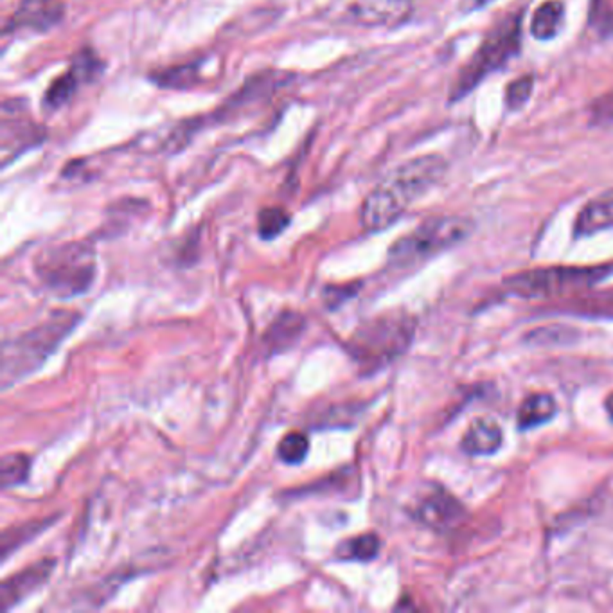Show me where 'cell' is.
I'll list each match as a JSON object with an SVG mask.
<instances>
[{"label": "cell", "instance_id": "6da1fadb", "mask_svg": "<svg viewBox=\"0 0 613 613\" xmlns=\"http://www.w3.org/2000/svg\"><path fill=\"white\" fill-rule=\"evenodd\" d=\"M446 173V160L439 155L412 158L395 167L363 200L360 219L370 232L390 227L417 198L428 192Z\"/></svg>", "mask_w": 613, "mask_h": 613}, {"label": "cell", "instance_id": "7a4b0ae2", "mask_svg": "<svg viewBox=\"0 0 613 613\" xmlns=\"http://www.w3.org/2000/svg\"><path fill=\"white\" fill-rule=\"evenodd\" d=\"M415 331L413 318L404 311H386L361 322L345 347L363 372H374L401 356Z\"/></svg>", "mask_w": 613, "mask_h": 613}, {"label": "cell", "instance_id": "3957f363", "mask_svg": "<svg viewBox=\"0 0 613 613\" xmlns=\"http://www.w3.org/2000/svg\"><path fill=\"white\" fill-rule=\"evenodd\" d=\"M34 271L58 297H76L93 280L95 252L86 241H67L41 250L34 259Z\"/></svg>", "mask_w": 613, "mask_h": 613}, {"label": "cell", "instance_id": "277c9868", "mask_svg": "<svg viewBox=\"0 0 613 613\" xmlns=\"http://www.w3.org/2000/svg\"><path fill=\"white\" fill-rule=\"evenodd\" d=\"M79 315L59 311L43 324L25 331L11 342H4L2 349V383L7 386L16 379L36 370L45 358L58 347L61 338L74 327Z\"/></svg>", "mask_w": 613, "mask_h": 613}, {"label": "cell", "instance_id": "5b68a950", "mask_svg": "<svg viewBox=\"0 0 613 613\" xmlns=\"http://www.w3.org/2000/svg\"><path fill=\"white\" fill-rule=\"evenodd\" d=\"M520 47V18L509 14L496 23L451 84L449 101L469 93L489 72L502 67Z\"/></svg>", "mask_w": 613, "mask_h": 613}, {"label": "cell", "instance_id": "8992f818", "mask_svg": "<svg viewBox=\"0 0 613 613\" xmlns=\"http://www.w3.org/2000/svg\"><path fill=\"white\" fill-rule=\"evenodd\" d=\"M609 266L536 268L505 279V288L523 298L554 297L588 288L609 273Z\"/></svg>", "mask_w": 613, "mask_h": 613}, {"label": "cell", "instance_id": "52a82bcc", "mask_svg": "<svg viewBox=\"0 0 613 613\" xmlns=\"http://www.w3.org/2000/svg\"><path fill=\"white\" fill-rule=\"evenodd\" d=\"M473 223L460 216H440L422 221L390 248V259L397 264L413 262L433 255L469 235Z\"/></svg>", "mask_w": 613, "mask_h": 613}, {"label": "cell", "instance_id": "ba28073f", "mask_svg": "<svg viewBox=\"0 0 613 613\" xmlns=\"http://www.w3.org/2000/svg\"><path fill=\"white\" fill-rule=\"evenodd\" d=\"M333 20L361 27H395L412 14V0H333Z\"/></svg>", "mask_w": 613, "mask_h": 613}, {"label": "cell", "instance_id": "9c48e42d", "mask_svg": "<svg viewBox=\"0 0 613 613\" xmlns=\"http://www.w3.org/2000/svg\"><path fill=\"white\" fill-rule=\"evenodd\" d=\"M45 138V129L38 126L27 111L23 101H5L2 104L0 146L2 162L7 165L13 158L22 155Z\"/></svg>", "mask_w": 613, "mask_h": 613}, {"label": "cell", "instance_id": "30bf717a", "mask_svg": "<svg viewBox=\"0 0 613 613\" xmlns=\"http://www.w3.org/2000/svg\"><path fill=\"white\" fill-rule=\"evenodd\" d=\"M101 68H102L101 59L90 49L81 50L72 59L68 70L50 83L43 95V106L49 110L61 108L76 95L79 86L93 79L101 72Z\"/></svg>", "mask_w": 613, "mask_h": 613}, {"label": "cell", "instance_id": "8fae6325", "mask_svg": "<svg viewBox=\"0 0 613 613\" xmlns=\"http://www.w3.org/2000/svg\"><path fill=\"white\" fill-rule=\"evenodd\" d=\"M65 14V5L61 0H20L18 7L4 25V31L29 29L36 32H45L58 25Z\"/></svg>", "mask_w": 613, "mask_h": 613}, {"label": "cell", "instance_id": "7c38bea8", "mask_svg": "<svg viewBox=\"0 0 613 613\" xmlns=\"http://www.w3.org/2000/svg\"><path fill=\"white\" fill-rule=\"evenodd\" d=\"M54 563H56L54 559H40L32 563L31 566L23 568L22 572L7 577L2 582V591H0L2 608L11 609L14 604L22 602L25 597L34 593L40 586H43L52 573Z\"/></svg>", "mask_w": 613, "mask_h": 613}, {"label": "cell", "instance_id": "4fadbf2b", "mask_svg": "<svg viewBox=\"0 0 613 613\" xmlns=\"http://www.w3.org/2000/svg\"><path fill=\"white\" fill-rule=\"evenodd\" d=\"M462 514L464 509L458 500L442 489L424 494L413 509V516L430 529L451 527Z\"/></svg>", "mask_w": 613, "mask_h": 613}, {"label": "cell", "instance_id": "5bb4252c", "mask_svg": "<svg viewBox=\"0 0 613 613\" xmlns=\"http://www.w3.org/2000/svg\"><path fill=\"white\" fill-rule=\"evenodd\" d=\"M613 227V189L591 198L577 214L575 235H591Z\"/></svg>", "mask_w": 613, "mask_h": 613}, {"label": "cell", "instance_id": "9a60e30c", "mask_svg": "<svg viewBox=\"0 0 613 613\" xmlns=\"http://www.w3.org/2000/svg\"><path fill=\"white\" fill-rule=\"evenodd\" d=\"M502 444V428L489 417L475 419L462 437L460 448L467 455H491Z\"/></svg>", "mask_w": 613, "mask_h": 613}, {"label": "cell", "instance_id": "2e32d148", "mask_svg": "<svg viewBox=\"0 0 613 613\" xmlns=\"http://www.w3.org/2000/svg\"><path fill=\"white\" fill-rule=\"evenodd\" d=\"M304 329V316L295 311H284L277 316V320L270 325V329L262 336V343L270 352L282 351L289 347Z\"/></svg>", "mask_w": 613, "mask_h": 613}, {"label": "cell", "instance_id": "e0dca14e", "mask_svg": "<svg viewBox=\"0 0 613 613\" xmlns=\"http://www.w3.org/2000/svg\"><path fill=\"white\" fill-rule=\"evenodd\" d=\"M564 16V5L559 0L543 2L532 16L530 31L537 40H550L557 34Z\"/></svg>", "mask_w": 613, "mask_h": 613}, {"label": "cell", "instance_id": "ac0fdd59", "mask_svg": "<svg viewBox=\"0 0 613 613\" xmlns=\"http://www.w3.org/2000/svg\"><path fill=\"white\" fill-rule=\"evenodd\" d=\"M555 412V401L550 394H532L529 395L518 410L520 428H534L546 422Z\"/></svg>", "mask_w": 613, "mask_h": 613}, {"label": "cell", "instance_id": "d6986e66", "mask_svg": "<svg viewBox=\"0 0 613 613\" xmlns=\"http://www.w3.org/2000/svg\"><path fill=\"white\" fill-rule=\"evenodd\" d=\"M379 546H381V541L376 534L372 532H367V534H360V536H354L347 541H343L336 554L343 559H354V561H370L378 555L379 552Z\"/></svg>", "mask_w": 613, "mask_h": 613}, {"label": "cell", "instance_id": "ffe728a7", "mask_svg": "<svg viewBox=\"0 0 613 613\" xmlns=\"http://www.w3.org/2000/svg\"><path fill=\"white\" fill-rule=\"evenodd\" d=\"M198 63L176 65L165 70H158L151 76L153 83L162 88H187L198 81Z\"/></svg>", "mask_w": 613, "mask_h": 613}, {"label": "cell", "instance_id": "44dd1931", "mask_svg": "<svg viewBox=\"0 0 613 613\" xmlns=\"http://www.w3.org/2000/svg\"><path fill=\"white\" fill-rule=\"evenodd\" d=\"M29 457L23 453H7L2 457L0 464V482L2 487H14L27 480L29 475Z\"/></svg>", "mask_w": 613, "mask_h": 613}, {"label": "cell", "instance_id": "7402d4cb", "mask_svg": "<svg viewBox=\"0 0 613 613\" xmlns=\"http://www.w3.org/2000/svg\"><path fill=\"white\" fill-rule=\"evenodd\" d=\"M309 451V439L302 431L286 433L277 444V457L286 464H300Z\"/></svg>", "mask_w": 613, "mask_h": 613}, {"label": "cell", "instance_id": "603a6c76", "mask_svg": "<svg viewBox=\"0 0 613 613\" xmlns=\"http://www.w3.org/2000/svg\"><path fill=\"white\" fill-rule=\"evenodd\" d=\"M47 521H31V523H23V525H16L13 529L4 530L2 539H0V554L5 559L9 555L11 550L18 548L22 543L29 541L31 537L38 536L43 529H45Z\"/></svg>", "mask_w": 613, "mask_h": 613}, {"label": "cell", "instance_id": "cb8c5ba5", "mask_svg": "<svg viewBox=\"0 0 613 613\" xmlns=\"http://www.w3.org/2000/svg\"><path fill=\"white\" fill-rule=\"evenodd\" d=\"M289 225V214L280 207H266L257 216V232L262 239L280 235Z\"/></svg>", "mask_w": 613, "mask_h": 613}, {"label": "cell", "instance_id": "d4e9b609", "mask_svg": "<svg viewBox=\"0 0 613 613\" xmlns=\"http://www.w3.org/2000/svg\"><path fill=\"white\" fill-rule=\"evenodd\" d=\"M532 88H534V77L532 76H521V77L514 79L505 88V104L511 110L521 108L529 101Z\"/></svg>", "mask_w": 613, "mask_h": 613}, {"label": "cell", "instance_id": "484cf974", "mask_svg": "<svg viewBox=\"0 0 613 613\" xmlns=\"http://www.w3.org/2000/svg\"><path fill=\"white\" fill-rule=\"evenodd\" d=\"M593 111L600 119L613 120V92H608L600 99H597L593 104Z\"/></svg>", "mask_w": 613, "mask_h": 613}, {"label": "cell", "instance_id": "4316f807", "mask_svg": "<svg viewBox=\"0 0 613 613\" xmlns=\"http://www.w3.org/2000/svg\"><path fill=\"white\" fill-rule=\"evenodd\" d=\"M606 410H608L609 417L613 419V394H609V395H608V399H606Z\"/></svg>", "mask_w": 613, "mask_h": 613}]
</instances>
